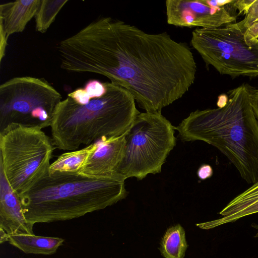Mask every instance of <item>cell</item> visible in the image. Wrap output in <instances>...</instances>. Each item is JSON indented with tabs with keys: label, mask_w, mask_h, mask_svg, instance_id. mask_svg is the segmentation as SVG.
Returning <instances> with one entry per match:
<instances>
[{
	"label": "cell",
	"mask_w": 258,
	"mask_h": 258,
	"mask_svg": "<svg viewBox=\"0 0 258 258\" xmlns=\"http://www.w3.org/2000/svg\"><path fill=\"white\" fill-rule=\"evenodd\" d=\"M57 50L62 69L104 76L146 112H161L196 79L197 64L186 43L110 17L100 18L61 40Z\"/></svg>",
	"instance_id": "1"
},
{
	"label": "cell",
	"mask_w": 258,
	"mask_h": 258,
	"mask_svg": "<svg viewBox=\"0 0 258 258\" xmlns=\"http://www.w3.org/2000/svg\"><path fill=\"white\" fill-rule=\"evenodd\" d=\"M252 91L247 84L231 90L223 106L192 112L175 130L183 142L202 141L218 149L252 184L258 181V120Z\"/></svg>",
	"instance_id": "2"
},
{
	"label": "cell",
	"mask_w": 258,
	"mask_h": 258,
	"mask_svg": "<svg viewBox=\"0 0 258 258\" xmlns=\"http://www.w3.org/2000/svg\"><path fill=\"white\" fill-rule=\"evenodd\" d=\"M124 181L118 175L48 173L19 198L24 216L33 227L77 218L116 204L127 196Z\"/></svg>",
	"instance_id": "3"
},
{
	"label": "cell",
	"mask_w": 258,
	"mask_h": 258,
	"mask_svg": "<svg viewBox=\"0 0 258 258\" xmlns=\"http://www.w3.org/2000/svg\"><path fill=\"white\" fill-rule=\"evenodd\" d=\"M105 93L80 104L67 97L57 105L50 125L55 148L75 150L103 139L128 132L140 113L134 97L126 90L106 82Z\"/></svg>",
	"instance_id": "4"
},
{
	"label": "cell",
	"mask_w": 258,
	"mask_h": 258,
	"mask_svg": "<svg viewBox=\"0 0 258 258\" xmlns=\"http://www.w3.org/2000/svg\"><path fill=\"white\" fill-rule=\"evenodd\" d=\"M42 130L11 123L0 131V169L18 196L49 172L55 148Z\"/></svg>",
	"instance_id": "5"
},
{
	"label": "cell",
	"mask_w": 258,
	"mask_h": 258,
	"mask_svg": "<svg viewBox=\"0 0 258 258\" xmlns=\"http://www.w3.org/2000/svg\"><path fill=\"white\" fill-rule=\"evenodd\" d=\"M190 43L206 65L220 74L258 77V38L249 32L243 20L216 28L196 29Z\"/></svg>",
	"instance_id": "6"
},
{
	"label": "cell",
	"mask_w": 258,
	"mask_h": 258,
	"mask_svg": "<svg viewBox=\"0 0 258 258\" xmlns=\"http://www.w3.org/2000/svg\"><path fill=\"white\" fill-rule=\"evenodd\" d=\"M175 127L158 112L139 113L125 135L122 160L116 174L125 180H142L161 172L162 165L176 145Z\"/></svg>",
	"instance_id": "7"
},
{
	"label": "cell",
	"mask_w": 258,
	"mask_h": 258,
	"mask_svg": "<svg viewBox=\"0 0 258 258\" xmlns=\"http://www.w3.org/2000/svg\"><path fill=\"white\" fill-rule=\"evenodd\" d=\"M61 94L45 79L17 77L0 86V131L11 123L50 126Z\"/></svg>",
	"instance_id": "8"
},
{
	"label": "cell",
	"mask_w": 258,
	"mask_h": 258,
	"mask_svg": "<svg viewBox=\"0 0 258 258\" xmlns=\"http://www.w3.org/2000/svg\"><path fill=\"white\" fill-rule=\"evenodd\" d=\"M233 2L224 7H217L210 0H167V22L178 27L216 28L235 22Z\"/></svg>",
	"instance_id": "9"
},
{
	"label": "cell",
	"mask_w": 258,
	"mask_h": 258,
	"mask_svg": "<svg viewBox=\"0 0 258 258\" xmlns=\"http://www.w3.org/2000/svg\"><path fill=\"white\" fill-rule=\"evenodd\" d=\"M0 242L11 235L33 234V227L27 221L17 194L9 185L0 169Z\"/></svg>",
	"instance_id": "10"
},
{
	"label": "cell",
	"mask_w": 258,
	"mask_h": 258,
	"mask_svg": "<svg viewBox=\"0 0 258 258\" xmlns=\"http://www.w3.org/2000/svg\"><path fill=\"white\" fill-rule=\"evenodd\" d=\"M127 133L94 143L93 149L79 173L92 176L117 175L116 171L123 157Z\"/></svg>",
	"instance_id": "11"
},
{
	"label": "cell",
	"mask_w": 258,
	"mask_h": 258,
	"mask_svg": "<svg viewBox=\"0 0 258 258\" xmlns=\"http://www.w3.org/2000/svg\"><path fill=\"white\" fill-rule=\"evenodd\" d=\"M258 213V181L235 198L219 212V218L199 223L204 229H210Z\"/></svg>",
	"instance_id": "12"
},
{
	"label": "cell",
	"mask_w": 258,
	"mask_h": 258,
	"mask_svg": "<svg viewBox=\"0 0 258 258\" xmlns=\"http://www.w3.org/2000/svg\"><path fill=\"white\" fill-rule=\"evenodd\" d=\"M41 0H18L0 5V27L9 37L22 32L35 17Z\"/></svg>",
	"instance_id": "13"
},
{
	"label": "cell",
	"mask_w": 258,
	"mask_h": 258,
	"mask_svg": "<svg viewBox=\"0 0 258 258\" xmlns=\"http://www.w3.org/2000/svg\"><path fill=\"white\" fill-rule=\"evenodd\" d=\"M64 240L60 237L37 236L33 234L11 235L10 244L28 254L49 255L55 253Z\"/></svg>",
	"instance_id": "14"
},
{
	"label": "cell",
	"mask_w": 258,
	"mask_h": 258,
	"mask_svg": "<svg viewBox=\"0 0 258 258\" xmlns=\"http://www.w3.org/2000/svg\"><path fill=\"white\" fill-rule=\"evenodd\" d=\"M188 247L184 228L180 224L169 227L160 242V250L164 258H184Z\"/></svg>",
	"instance_id": "15"
},
{
	"label": "cell",
	"mask_w": 258,
	"mask_h": 258,
	"mask_svg": "<svg viewBox=\"0 0 258 258\" xmlns=\"http://www.w3.org/2000/svg\"><path fill=\"white\" fill-rule=\"evenodd\" d=\"M93 147L94 144L92 143L79 150L61 154L50 164L48 173H79Z\"/></svg>",
	"instance_id": "16"
},
{
	"label": "cell",
	"mask_w": 258,
	"mask_h": 258,
	"mask_svg": "<svg viewBox=\"0 0 258 258\" xmlns=\"http://www.w3.org/2000/svg\"><path fill=\"white\" fill-rule=\"evenodd\" d=\"M68 2V0H41L34 17L36 30L41 33H45Z\"/></svg>",
	"instance_id": "17"
},
{
	"label": "cell",
	"mask_w": 258,
	"mask_h": 258,
	"mask_svg": "<svg viewBox=\"0 0 258 258\" xmlns=\"http://www.w3.org/2000/svg\"><path fill=\"white\" fill-rule=\"evenodd\" d=\"M107 90L106 82L102 83L97 80H91L83 88H78L69 93L68 97L80 104L87 103L90 99L103 95Z\"/></svg>",
	"instance_id": "18"
},
{
	"label": "cell",
	"mask_w": 258,
	"mask_h": 258,
	"mask_svg": "<svg viewBox=\"0 0 258 258\" xmlns=\"http://www.w3.org/2000/svg\"><path fill=\"white\" fill-rule=\"evenodd\" d=\"M243 19L246 26L258 21V0H254Z\"/></svg>",
	"instance_id": "19"
},
{
	"label": "cell",
	"mask_w": 258,
	"mask_h": 258,
	"mask_svg": "<svg viewBox=\"0 0 258 258\" xmlns=\"http://www.w3.org/2000/svg\"><path fill=\"white\" fill-rule=\"evenodd\" d=\"M254 0H233V5L237 9L239 14L246 15Z\"/></svg>",
	"instance_id": "20"
},
{
	"label": "cell",
	"mask_w": 258,
	"mask_h": 258,
	"mask_svg": "<svg viewBox=\"0 0 258 258\" xmlns=\"http://www.w3.org/2000/svg\"><path fill=\"white\" fill-rule=\"evenodd\" d=\"M213 174V170L211 166L207 164H203L198 169L197 174L202 180H205L210 177Z\"/></svg>",
	"instance_id": "21"
},
{
	"label": "cell",
	"mask_w": 258,
	"mask_h": 258,
	"mask_svg": "<svg viewBox=\"0 0 258 258\" xmlns=\"http://www.w3.org/2000/svg\"><path fill=\"white\" fill-rule=\"evenodd\" d=\"M8 37L2 29L0 27V61H2L5 55L6 46Z\"/></svg>",
	"instance_id": "22"
},
{
	"label": "cell",
	"mask_w": 258,
	"mask_h": 258,
	"mask_svg": "<svg viewBox=\"0 0 258 258\" xmlns=\"http://www.w3.org/2000/svg\"><path fill=\"white\" fill-rule=\"evenodd\" d=\"M251 105L255 115L258 120V91L252 90L250 98Z\"/></svg>",
	"instance_id": "23"
},
{
	"label": "cell",
	"mask_w": 258,
	"mask_h": 258,
	"mask_svg": "<svg viewBox=\"0 0 258 258\" xmlns=\"http://www.w3.org/2000/svg\"><path fill=\"white\" fill-rule=\"evenodd\" d=\"M228 99V97L226 95H222L219 96L217 102V106L218 107L223 106L227 103Z\"/></svg>",
	"instance_id": "24"
},
{
	"label": "cell",
	"mask_w": 258,
	"mask_h": 258,
	"mask_svg": "<svg viewBox=\"0 0 258 258\" xmlns=\"http://www.w3.org/2000/svg\"><path fill=\"white\" fill-rule=\"evenodd\" d=\"M255 236H258V232L257 233L256 235Z\"/></svg>",
	"instance_id": "25"
},
{
	"label": "cell",
	"mask_w": 258,
	"mask_h": 258,
	"mask_svg": "<svg viewBox=\"0 0 258 258\" xmlns=\"http://www.w3.org/2000/svg\"><path fill=\"white\" fill-rule=\"evenodd\" d=\"M258 91V90H257Z\"/></svg>",
	"instance_id": "26"
}]
</instances>
